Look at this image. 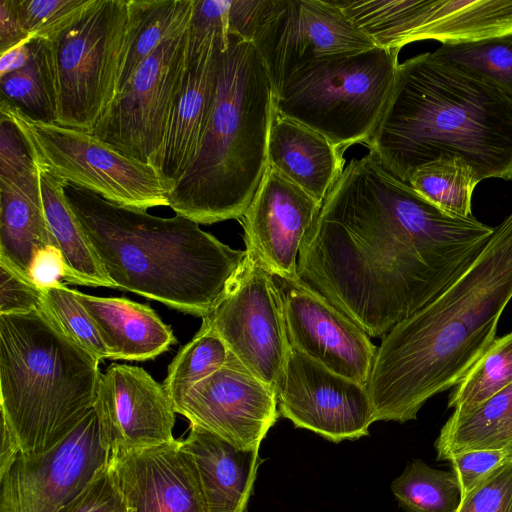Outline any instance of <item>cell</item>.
<instances>
[{"label": "cell", "mask_w": 512, "mask_h": 512, "mask_svg": "<svg viewBox=\"0 0 512 512\" xmlns=\"http://www.w3.org/2000/svg\"><path fill=\"white\" fill-rule=\"evenodd\" d=\"M493 232L442 212L369 152L324 199L297 274L369 337H383L451 285Z\"/></svg>", "instance_id": "6da1fadb"}, {"label": "cell", "mask_w": 512, "mask_h": 512, "mask_svg": "<svg viewBox=\"0 0 512 512\" xmlns=\"http://www.w3.org/2000/svg\"><path fill=\"white\" fill-rule=\"evenodd\" d=\"M511 299L512 213L451 285L382 337L367 383L375 422L415 420L454 388L496 339Z\"/></svg>", "instance_id": "7a4b0ae2"}, {"label": "cell", "mask_w": 512, "mask_h": 512, "mask_svg": "<svg viewBox=\"0 0 512 512\" xmlns=\"http://www.w3.org/2000/svg\"><path fill=\"white\" fill-rule=\"evenodd\" d=\"M408 183L420 166L459 156L479 181L512 179V99L432 52L399 63L386 109L365 143Z\"/></svg>", "instance_id": "3957f363"}, {"label": "cell", "mask_w": 512, "mask_h": 512, "mask_svg": "<svg viewBox=\"0 0 512 512\" xmlns=\"http://www.w3.org/2000/svg\"><path fill=\"white\" fill-rule=\"evenodd\" d=\"M65 195L114 288L183 313L209 315L247 257L184 216H154L70 183Z\"/></svg>", "instance_id": "277c9868"}, {"label": "cell", "mask_w": 512, "mask_h": 512, "mask_svg": "<svg viewBox=\"0 0 512 512\" xmlns=\"http://www.w3.org/2000/svg\"><path fill=\"white\" fill-rule=\"evenodd\" d=\"M274 112L272 84L255 45L229 35L205 135L168 206L198 224L239 220L268 166Z\"/></svg>", "instance_id": "5b68a950"}, {"label": "cell", "mask_w": 512, "mask_h": 512, "mask_svg": "<svg viewBox=\"0 0 512 512\" xmlns=\"http://www.w3.org/2000/svg\"><path fill=\"white\" fill-rule=\"evenodd\" d=\"M43 307L0 314V470L63 441L94 408L102 373Z\"/></svg>", "instance_id": "8992f818"}, {"label": "cell", "mask_w": 512, "mask_h": 512, "mask_svg": "<svg viewBox=\"0 0 512 512\" xmlns=\"http://www.w3.org/2000/svg\"><path fill=\"white\" fill-rule=\"evenodd\" d=\"M399 51L376 46L310 61L275 95L276 111L323 134L342 151L366 143L391 96Z\"/></svg>", "instance_id": "52a82bcc"}, {"label": "cell", "mask_w": 512, "mask_h": 512, "mask_svg": "<svg viewBox=\"0 0 512 512\" xmlns=\"http://www.w3.org/2000/svg\"><path fill=\"white\" fill-rule=\"evenodd\" d=\"M0 114L17 126L36 163L67 183L125 207L168 206L175 184L153 165L124 155L90 132L33 119L3 97Z\"/></svg>", "instance_id": "ba28073f"}, {"label": "cell", "mask_w": 512, "mask_h": 512, "mask_svg": "<svg viewBox=\"0 0 512 512\" xmlns=\"http://www.w3.org/2000/svg\"><path fill=\"white\" fill-rule=\"evenodd\" d=\"M127 0H93L48 42L56 93L55 123L92 133L117 93L127 29Z\"/></svg>", "instance_id": "9c48e42d"}, {"label": "cell", "mask_w": 512, "mask_h": 512, "mask_svg": "<svg viewBox=\"0 0 512 512\" xmlns=\"http://www.w3.org/2000/svg\"><path fill=\"white\" fill-rule=\"evenodd\" d=\"M190 24L165 38L139 65L92 132L158 171L169 116L187 67Z\"/></svg>", "instance_id": "30bf717a"}, {"label": "cell", "mask_w": 512, "mask_h": 512, "mask_svg": "<svg viewBox=\"0 0 512 512\" xmlns=\"http://www.w3.org/2000/svg\"><path fill=\"white\" fill-rule=\"evenodd\" d=\"M377 47L460 43L512 33V0H335Z\"/></svg>", "instance_id": "8fae6325"}, {"label": "cell", "mask_w": 512, "mask_h": 512, "mask_svg": "<svg viewBox=\"0 0 512 512\" xmlns=\"http://www.w3.org/2000/svg\"><path fill=\"white\" fill-rule=\"evenodd\" d=\"M250 41L264 62L274 96L310 61L376 47L335 0H264Z\"/></svg>", "instance_id": "7c38bea8"}, {"label": "cell", "mask_w": 512, "mask_h": 512, "mask_svg": "<svg viewBox=\"0 0 512 512\" xmlns=\"http://www.w3.org/2000/svg\"><path fill=\"white\" fill-rule=\"evenodd\" d=\"M202 319L231 354L275 390L290 343L276 280L254 256L247 252L226 294Z\"/></svg>", "instance_id": "4fadbf2b"}, {"label": "cell", "mask_w": 512, "mask_h": 512, "mask_svg": "<svg viewBox=\"0 0 512 512\" xmlns=\"http://www.w3.org/2000/svg\"><path fill=\"white\" fill-rule=\"evenodd\" d=\"M93 408L57 446L0 470V512H59L109 459Z\"/></svg>", "instance_id": "5bb4252c"}, {"label": "cell", "mask_w": 512, "mask_h": 512, "mask_svg": "<svg viewBox=\"0 0 512 512\" xmlns=\"http://www.w3.org/2000/svg\"><path fill=\"white\" fill-rule=\"evenodd\" d=\"M275 393L280 416L333 443L367 436L375 422L366 385L292 347Z\"/></svg>", "instance_id": "9a60e30c"}, {"label": "cell", "mask_w": 512, "mask_h": 512, "mask_svg": "<svg viewBox=\"0 0 512 512\" xmlns=\"http://www.w3.org/2000/svg\"><path fill=\"white\" fill-rule=\"evenodd\" d=\"M177 414L242 450H259L276 423L273 388L229 352L227 362L173 401Z\"/></svg>", "instance_id": "2e32d148"}, {"label": "cell", "mask_w": 512, "mask_h": 512, "mask_svg": "<svg viewBox=\"0 0 512 512\" xmlns=\"http://www.w3.org/2000/svg\"><path fill=\"white\" fill-rule=\"evenodd\" d=\"M274 278L290 347L367 386L377 352L370 337L299 276Z\"/></svg>", "instance_id": "e0dca14e"}, {"label": "cell", "mask_w": 512, "mask_h": 512, "mask_svg": "<svg viewBox=\"0 0 512 512\" xmlns=\"http://www.w3.org/2000/svg\"><path fill=\"white\" fill-rule=\"evenodd\" d=\"M110 454L173 441L177 414L163 384L143 368L113 364L101 375L94 404Z\"/></svg>", "instance_id": "ac0fdd59"}, {"label": "cell", "mask_w": 512, "mask_h": 512, "mask_svg": "<svg viewBox=\"0 0 512 512\" xmlns=\"http://www.w3.org/2000/svg\"><path fill=\"white\" fill-rule=\"evenodd\" d=\"M322 203L267 166L264 176L239 221L246 251L272 275L298 276V256Z\"/></svg>", "instance_id": "d6986e66"}, {"label": "cell", "mask_w": 512, "mask_h": 512, "mask_svg": "<svg viewBox=\"0 0 512 512\" xmlns=\"http://www.w3.org/2000/svg\"><path fill=\"white\" fill-rule=\"evenodd\" d=\"M229 36L190 30L187 67L172 107L160 155L159 172L176 184L194 161L217 93L221 55Z\"/></svg>", "instance_id": "ffe728a7"}, {"label": "cell", "mask_w": 512, "mask_h": 512, "mask_svg": "<svg viewBox=\"0 0 512 512\" xmlns=\"http://www.w3.org/2000/svg\"><path fill=\"white\" fill-rule=\"evenodd\" d=\"M108 465L132 512H207L181 440L110 454Z\"/></svg>", "instance_id": "44dd1931"}, {"label": "cell", "mask_w": 512, "mask_h": 512, "mask_svg": "<svg viewBox=\"0 0 512 512\" xmlns=\"http://www.w3.org/2000/svg\"><path fill=\"white\" fill-rule=\"evenodd\" d=\"M183 449L198 474L207 512H246L263 459L259 450H242L190 425Z\"/></svg>", "instance_id": "7402d4cb"}, {"label": "cell", "mask_w": 512, "mask_h": 512, "mask_svg": "<svg viewBox=\"0 0 512 512\" xmlns=\"http://www.w3.org/2000/svg\"><path fill=\"white\" fill-rule=\"evenodd\" d=\"M343 153L326 136L275 108L268 141V166L320 203L344 170Z\"/></svg>", "instance_id": "603a6c76"}, {"label": "cell", "mask_w": 512, "mask_h": 512, "mask_svg": "<svg viewBox=\"0 0 512 512\" xmlns=\"http://www.w3.org/2000/svg\"><path fill=\"white\" fill-rule=\"evenodd\" d=\"M57 246L46 219L36 168L0 178V261L29 279L36 254Z\"/></svg>", "instance_id": "cb8c5ba5"}, {"label": "cell", "mask_w": 512, "mask_h": 512, "mask_svg": "<svg viewBox=\"0 0 512 512\" xmlns=\"http://www.w3.org/2000/svg\"><path fill=\"white\" fill-rule=\"evenodd\" d=\"M93 321L109 359L144 361L157 357L177 342L148 305L125 298L98 297L73 290Z\"/></svg>", "instance_id": "d4e9b609"}, {"label": "cell", "mask_w": 512, "mask_h": 512, "mask_svg": "<svg viewBox=\"0 0 512 512\" xmlns=\"http://www.w3.org/2000/svg\"><path fill=\"white\" fill-rule=\"evenodd\" d=\"M38 167L44 211L63 257L65 281L77 285L114 288L66 198L67 182L45 168Z\"/></svg>", "instance_id": "484cf974"}, {"label": "cell", "mask_w": 512, "mask_h": 512, "mask_svg": "<svg viewBox=\"0 0 512 512\" xmlns=\"http://www.w3.org/2000/svg\"><path fill=\"white\" fill-rule=\"evenodd\" d=\"M194 3L195 0H127V29L117 93L165 38L190 24Z\"/></svg>", "instance_id": "4316f807"}, {"label": "cell", "mask_w": 512, "mask_h": 512, "mask_svg": "<svg viewBox=\"0 0 512 512\" xmlns=\"http://www.w3.org/2000/svg\"><path fill=\"white\" fill-rule=\"evenodd\" d=\"M438 461L512 446V385L462 416L451 415L435 441Z\"/></svg>", "instance_id": "83f0119b"}, {"label": "cell", "mask_w": 512, "mask_h": 512, "mask_svg": "<svg viewBox=\"0 0 512 512\" xmlns=\"http://www.w3.org/2000/svg\"><path fill=\"white\" fill-rule=\"evenodd\" d=\"M473 168L461 157L443 155L417 168L408 184L442 212L457 218L472 215V195L479 183Z\"/></svg>", "instance_id": "f1b7e54d"}, {"label": "cell", "mask_w": 512, "mask_h": 512, "mask_svg": "<svg viewBox=\"0 0 512 512\" xmlns=\"http://www.w3.org/2000/svg\"><path fill=\"white\" fill-rule=\"evenodd\" d=\"M31 56L21 69L0 77L2 97L33 119L55 122L56 93L49 44L32 38Z\"/></svg>", "instance_id": "f546056e"}, {"label": "cell", "mask_w": 512, "mask_h": 512, "mask_svg": "<svg viewBox=\"0 0 512 512\" xmlns=\"http://www.w3.org/2000/svg\"><path fill=\"white\" fill-rule=\"evenodd\" d=\"M390 488L406 512H456L462 499L452 470L432 468L420 459L409 461Z\"/></svg>", "instance_id": "4dcf8cb0"}, {"label": "cell", "mask_w": 512, "mask_h": 512, "mask_svg": "<svg viewBox=\"0 0 512 512\" xmlns=\"http://www.w3.org/2000/svg\"><path fill=\"white\" fill-rule=\"evenodd\" d=\"M512 385V332L496 338L452 390L448 408L462 416Z\"/></svg>", "instance_id": "1f68e13d"}, {"label": "cell", "mask_w": 512, "mask_h": 512, "mask_svg": "<svg viewBox=\"0 0 512 512\" xmlns=\"http://www.w3.org/2000/svg\"><path fill=\"white\" fill-rule=\"evenodd\" d=\"M432 54L445 63L480 77L512 99V33L442 44Z\"/></svg>", "instance_id": "d6a6232c"}, {"label": "cell", "mask_w": 512, "mask_h": 512, "mask_svg": "<svg viewBox=\"0 0 512 512\" xmlns=\"http://www.w3.org/2000/svg\"><path fill=\"white\" fill-rule=\"evenodd\" d=\"M228 356L229 350L222 338L202 319L197 334L181 347L168 367L163 386L172 402L219 370Z\"/></svg>", "instance_id": "836d02e7"}, {"label": "cell", "mask_w": 512, "mask_h": 512, "mask_svg": "<svg viewBox=\"0 0 512 512\" xmlns=\"http://www.w3.org/2000/svg\"><path fill=\"white\" fill-rule=\"evenodd\" d=\"M43 290V309L63 332L98 361L109 359L93 321L72 289L58 283Z\"/></svg>", "instance_id": "e575fe53"}, {"label": "cell", "mask_w": 512, "mask_h": 512, "mask_svg": "<svg viewBox=\"0 0 512 512\" xmlns=\"http://www.w3.org/2000/svg\"><path fill=\"white\" fill-rule=\"evenodd\" d=\"M15 3L27 33L50 42L70 27L93 0H15Z\"/></svg>", "instance_id": "d590c367"}, {"label": "cell", "mask_w": 512, "mask_h": 512, "mask_svg": "<svg viewBox=\"0 0 512 512\" xmlns=\"http://www.w3.org/2000/svg\"><path fill=\"white\" fill-rule=\"evenodd\" d=\"M59 512H132L107 463Z\"/></svg>", "instance_id": "8d00e7d4"}, {"label": "cell", "mask_w": 512, "mask_h": 512, "mask_svg": "<svg viewBox=\"0 0 512 512\" xmlns=\"http://www.w3.org/2000/svg\"><path fill=\"white\" fill-rule=\"evenodd\" d=\"M456 512H512V461L463 496Z\"/></svg>", "instance_id": "74e56055"}, {"label": "cell", "mask_w": 512, "mask_h": 512, "mask_svg": "<svg viewBox=\"0 0 512 512\" xmlns=\"http://www.w3.org/2000/svg\"><path fill=\"white\" fill-rule=\"evenodd\" d=\"M449 461L463 497L496 469L512 461V446L465 452L452 457Z\"/></svg>", "instance_id": "f35d334b"}, {"label": "cell", "mask_w": 512, "mask_h": 512, "mask_svg": "<svg viewBox=\"0 0 512 512\" xmlns=\"http://www.w3.org/2000/svg\"><path fill=\"white\" fill-rule=\"evenodd\" d=\"M43 307V290L0 261V314H21Z\"/></svg>", "instance_id": "ab89813d"}, {"label": "cell", "mask_w": 512, "mask_h": 512, "mask_svg": "<svg viewBox=\"0 0 512 512\" xmlns=\"http://www.w3.org/2000/svg\"><path fill=\"white\" fill-rule=\"evenodd\" d=\"M37 163L28 147V144L14 124L7 116L1 114L0 118V178L9 179L32 170Z\"/></svg>", "instance_id": "60d3db41"}, {"label": "cell", "mask_w": 512, "mask_h": 512, "mask_svg": "<svg viewBox=\"0 0 512 512\" xmlns=\"http://www.w3.org/2000/svg\"><path fill=\"white\" fill-rule=\"evenodd\" d=\"M232 0H195L190 29L195 34L211 32L229 36Z\"/></svg>", "instance_id": "b9f144b4"}, {"label": "cell", "mask_w": 512, "mask_h": 512, "mask_svg": "<svg viewBox=\"0 0 512 512\" xmlns=\"http://www.w3.org/2000/svg\"><path fill=\"white\" fill-rule=\"evenodd\" d=\"M66 269L61 251L56 246H49L40 250L34 257L29 279L37 287L44 289L61 283L65 280Z\"/></svg>", "instance_id": "7bdbcfd3"}, {"label": "cell", "mask_w": 512, "mask_h": 512, "mask_svg": "<svg viewBox=\"0 0 512 512\" xmlns=\"http://www.w3.org/2000/svg\"><path fill=\"white\" fill-rule=\"evenodd\" d=\"M32 38L21 23L15 0H0V54Z\"/></svg>", "instance_id": "ee69618b"}, {"label": "cell", "mask_w": 512, "mask_h": 512, "mask_svg": "<svg viewBox=\"0 0 512 512\" xmlns=\"http://www.w3.org/2000/svg\"><path fill=\"white\" fill-rule=\"evenodd\" d=\"M31 40L24 41L5 53L0 54V77L19 70L28 63L31 56Z\"/></svg>", "instance_id": "f6af8a7d"}]
</instances>
